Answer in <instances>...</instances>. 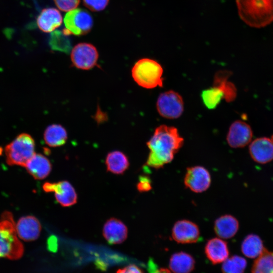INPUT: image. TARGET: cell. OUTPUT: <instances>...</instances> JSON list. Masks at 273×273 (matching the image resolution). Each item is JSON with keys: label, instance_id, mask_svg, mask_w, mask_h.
Instances as JSON below:
<instances>
[{"label": "cell", "instance_id": "6da1fadb", "mask_svg": "<svg viewBox=\"0 0 273 273\" xmlns=\"http://www.w3.org/2000/svg\"><path fill=\"white\" fill-rule=\"evenodd\" d=\"M184 141L175 127L166 125L157 127L147 143L150 152L146 165L158 169L170 163L182 147Z\"/></svg>", "mask_w": 273, "mask_h": 273}, {"label": "cell", "instance_id": "7a4b0ae2", "mask_svg": "<svg viewBox=\"0 0 273 273\" xmlns=\"http://www.w3.org/2000/svg\"><path fill=\"white\" fill-rule=\"evenodd\" d=\"M240 19L247 25L264 27L273 21V0H236Z\"/></svg>", "mask_w": 273, "mask_h": 273}, {"label": "cell", "instance_id": "3957f363", "mask_svg": "<svg viewBox=\"0 0 273 273\" xmlns=\"http://www.w3.org/2000/svg\"><path fill=\"white\" fill-rule=\"evenodd\" d=\"M24 252L23 245L19 239L12 214L6 211L0 219V258L19 259Z\"/></svg>", "mask_w": 273, "mask_h": 273}, {"label": "cell", "instance_id": "277c9868", "mask_svg": "<svg viewBox=\"0 0 273 273\" xmlns=\"http://www.w3.org/2000/svg\"><path fill=\"white\" fill-rule=\"evenodd\" d=\"M163 68L154 60L143 58L138 61L132 68V76L140 86L148 89L163 86Z\"/></svg>", "mask_w": 273, "mask_h": 273}, {"label": "cell", "instance_id": "5b68a950", "mask_svg": "<svg viewBox=\"0 0 273 273\" xmlns=\"http://www.w3.org/2000/svg\"><path fill=\"white\" fill-rule=\"evenodd\" d=\"M35 142L26 133L19 134L5 149L7 163L10 165L24 167L35 154Z\"/></svg>", "mask_w": 273, "mask_h": 273}, {"label": "cell", "instance_id": "8992f818", "mask_svg": "<svg viewBox=\"0 0 273 273\" xmlns=\"http://www.w3.org/2000/svg\"><path fill=\"white\" fill-rule=\"evenodd\" d=\"M65 28L62 32L66 35L80 36L88 33L92 28L93 20L90 14L82 9H75L68 12L64 20Z\"/></svg>", "mask_w": 273, "mask_h": 273}, {"label": "cell", "instance_id": "52a82bcc", "mask_svg": "<svg viewBox=\"0 0 273 273\" xmlns=\"http://www.w3.org/2000/svg\"><path fill=\"white\" fill-rule=\"evenodd\" d=\"M156 108L161 116L166 119H176L183 113L184 103L181 96L169 90L162 93L158 97Z\"/></svg>", "mask_w": 273, "mask_h": 273}, {"label": "cell", "instance_id": "ba28073f", "mask_svg": "<svg viewBox=\"0 0 273 273\" xmlns=\"http://www.w3.org/2000/svg\"><path fill=\"white\" fill-rule=\"evenodd\" d=\"M99 54L97 49L93 44L82 42L74 47L71 53L73 64L77 68L88 70L97 64Z\"/></svg>", "mask_w": 273, "mask_h": 273}, {"label": "cell", "instance_id": "9c48e42d", "mask_svg": "<svg viewBox=\"0 0 273 273\" xmlns=\"http://www.w3.org/2000/svg\"><path fill=\"white\" fill-rule=\"evenodd\" d=\"M42 188L46 192H54L56 200L62 206H71L77 202V193L74 187L67 180L46 182L43 184Z\"/></svg>", "mask_w": 273, "mask_h": 273}, {"label": "cell", "instance_id": "30bf717a", "mask_svg": "<svg viewBox=\"0 0 273 273\" xmlns=\"http://www.w3.org/2000/svg\"><path fill=\"white\" fill-rule=\"evenodd\" d=\"M184 184L187 188L194 192H203L210 186V173L201 166L188 167L184 177Z\"/></svg>", "mask_w": 273, "mask_h": 273}, {"label": "cell", "instance_id": "8fae6325", "mask_svg": "<svg viewBox=\"0 0 273 273\" xmlns=\"http://www.w3.org/2000/svg\"><path fill=\"white\" fill-rule=\"evenodd\" d=\"M171 236L177 243L190 244L199 240L200 233L196 223L189 220L183 219L174 223L172 229Z\"/></svg>", "mask_w": 273, "mask_h": 273}, {"label": "cell", "instance_id": "7c38bea8", "mask_svg": "<svg viewBox=\"0 0 273 273\" xmlns=\"http://www.w3.org/2000/svg\"><path fill=\"white\" fill-rule=\"evenodd\" d=\"M253 136L252 129L246 122L236 120L231 125L226 135L229 145L234 148H242L251 141Z\"/></svg>", "mask_w": 273, "mask_h": 273}, {"label": "cell", "instance_id": "4fadbf2b", "mask_svg": "<svg viewBox=\"0 0 273 273\" xmlns=\"http://www.w3.org/2000/svg\"><path fill=\"white\" fill-rule=\"evenodd\" d=\"M41 230L40 222L33 216L22 217L16 224V231L18 238L25 241L36 240L40 235Z\"/></svg>", "mask_w": 273, "mask_h": 273}, {"label": "cell", "instance_id": "5bb4252c", "mask_svg": "<svg viewBox=\"0 0 273 273\" xmlns=\"http://www.w3.org/2000/svg\"><path fill=\"white\" fill-rule=\"evenodd\" d=\"M128 230L120 220L111 218L105 223L103 235L110 244H119L123 242L127 237Z\"/></svg>", "mask_w": 273, "mask_h": 273}, {"label": "cell", "instance_id": "9a60e30c", "mask_svg": "<svg viewBox=\"0 0 273 273\" xmlns=\"http://www.w3.org/2000/svg\"><path fill=\"white\" fill-rule=\"evenodd\" d=\"M252 158L259 163H266L273 159V141L267 138L254 140L249 146Z\"/></svg>", "mask_w": 273, "mask_h": 273}, {"label": "cell", "instance_id": "2e32d148", "mask_svg": "<svg viewBox=\"0 0 273 273\" xmlns=\"http://www.w3.org/2000/svg\"><path fill=\"white\" fill-rule=\"evenodd\" d=\"M62 16L58 10L54 8L43 9L36 20L39 29L44 32L55 30L62 23Z\"/></svg>", "mask_w": 273, "mask_h": 273}, {"label": "cell", "instance_id": "e0dca14e", "mask_svg": "<svg viewBox=\"0 0 273 273\" xmlns=\"http://www.w3.org/2000/svg\"><path fill=\"white\" fill-rule=\"evenodd\" d=\"M205 253L207 258L213 264L225 260L229 255L227 243L218 238L209 240L205 247Z\"/></svg>", "mask_w": 273, "mask_h": 273}, {"label": "cell", "instance_id": "ac0fdd59", "mask_svg": "<svg viewBox=\"0 0 273 273\" xmlns=\"http://www.w3.org/2000/svg\"><path fill=\"white\" fill-rule=\"evenodd\" d=\"M28 172L36 179L47 177L52 170L50 160L41 154H34L24 166Z\"/></svg>", "mask_w": 273, "mask_h": 273}, {"label": "cell", "instance_id": "d6986e66", "mask_svg": "<svg viewBox=\"0 0 273 273\" xmlns=\"http://www.w3.org/2000/svg\"><path fill=\"white\" fill-rule=\"evenodd\" d=\"M238 229L239 222L231 215H222L214 222V232L222 239H228L232 238L236 235Z\"/></svg>", "mask_w": 273, "mask_h": 273}, {"label": "cell", "instance_id": "ffe728a7", "mask_svg": "<svg viewBox=\"0 0 273 273\" xmlns=\"http://www.w3.org/2000/svg\"><path fill=\"white\" fill-rule=\"evenodd\" d=\"M232 72L228 70H219L214 77L213 85L220 88L224 95V99L227 102H231L237 97V90L235 84L228 79Z\"/></svg>", "mask_w": 273, "mask_h": 273}, {"label": "cell", "instance_id": "44dd1931", "mask_svg": "<svg viewBox=\"0 0 273 273\" xmlns=\"http://www.w3.org/2000/svg\"><path fill=\"white\" fill-rule=\"evenodd\" d=\"M195 260L189 254L178 252L172 255L169 266L174 273H190L195 267Z\"/></svg>", "mask_w": 273, "mask_h": 273}, {"label": "cell", "instance_id": "7402d4cb", "mask_svg": "<svg viewBox=\"0 0 273 273\" xmlns=\"http://www.w3.org/2000/svg\"><path fill=\"white\" fill-rule=\"evenodd\" d=\"M105 164L107 170L116 174L124 173L129 166L127 157L119 151L109 152L106 156Z\"/></svg>", "mask_w": 273, "mask_h": 273}, {"label": "cell", "instance_id": "603a6c76", "mask_svg": "<svg viewBox=\"0 0 273 273\" xmlns=\"http://www.w3.org/2000/svg\"><path fill=\"white\" fill-rule=\"evenodd\" d=\"M67 132L61 125L52 124L46 129L43 138L46 144L51 147L63 146L67 140Z\"/></svg>", "mask_w": 273, "mask_h": 273}, {"label": "cell", "instance_id": "cb8c5ba5", "mask_svg": "<svg viewBox=\"0 0 273 273\" xmlns=\"http://www.w3.org/2000/svg\"><path fill=\"white\" fill-rule=\"evenodd\" d=\"M264 248L261 239L256 235H248L243 241L241 251L246 257L251 258L258 257Z\"/></svg>", "mask_w": 273, "mask_h": 273}, {"label": "cell", "instance_id": "d4e9b609", "mask_svg": "<svg viewBox=\"0 0 273 273\" xmlns=\"http://www.w3.org/2000/svg\"><path fill=\"white\" fill-rule=\"evenodd\" d=\"M251 273H273V252L264 248L254 261Z\"/></svg>", "mask_w": 273, "mask_h": 273}, {"label": "cell", "instance_id": "484cf974", "mask_svg": "<svg viewBox=\"0 0 273 273\" xmlns=\"http://www.w3.org/2000/svg\"><path fill=\"white\" fill-rule=\"evenodd\" d=\"M203 104L208 109H214L219 104L224 95L222 90L213 86L203 90L201 94Z\"/></svg>", "mask_w": 273, "mask_h": 273}, {"label": "cell", "instance_id": "4316f807", "mask_svg": "<svg viewBox=\"0 0 273 273\" xmlns=\"http://www.w3.org/2000/svg\"><path fill=\"white\" fill-rule=\"evenodd\" d=\"M62 31L55 30L51 34L49 44L52 50L68 53L71 49L70 41Z\"/></svg>", "mask_w": 273, "mask_h": 273}, {"label": "cell", "instance_id": "83f0119b", "mask_svg": "<svg viewBox=\"0 0 273 273\" xmlns=\"http://www.w3.org/2000/svg\"><path fill=\"white\" fill-rule=\"evenodd\" d=\"M247 266L245 258L234 255L223 261L222 265V273H244Z\"/></svg>", "mask_w": 273, "mask_h": 273}, {"label": "cell", "instance_id": "f1b7e54d", "mask_svg": "<svg viewBox=\"0 0 273 273\" xmlns=\"http://www.w3.org/2000/svg\"><path fill=\"white\" fill-rule=\"evenodd\" d=\"M109 0H83L84 5L89 10L99 12L105 9L108 5Z\"/></svg>", "mask_w": 273, "mask_h": 273}, {"label": "cell", "instance_id": "f546056e", "mask_svg": "<svg viewBox=\"0 0 273 273\" xmlns=\"http://www.w3.org/2000/svg\"><path fill=\"white\" fill-rule=\"evenodd\" d=\"M56 6L61 11L69 12L76 8L80 0H54Z\"/></svg>", "mask_w": 273, "mask_h": 273}, {"label": "cell", "instance_id": "4dcf8cb0", "mask_svg": "<svg viewBox=\"0 0 273 273\" xmlns=\"http://www.w3.org/2000/svg\"><path fill=\"white\" fill-rule=\"evenodd\" d=\"M136 188L140 192H146L152 189L151 181L150 178L145 175H141L139 177Z\"/></svg>", "mask_w": 273, "mask_h": 273}, {"label": "cell", "instance_id": "1f68e13d", "mask_svg": "<svg viewBox=\"0 0 273 273\" xmlns=\"http://www.w3.org/2000/svg\"><path fill=\"white\" fill-rule=\"evenodd\" d=\"M148 267L150 273H171L168 269L165 268H158L153 262L152 260H150L148 263Z\"/></svg>", "mask_w": 273, "mask_h": 273}, {"label": "cell", "instance_id": "d6a6232c", "mask_svg": "<svg viewBox=\"0 0 273 273\" xmlns=\"http://www.w3.org/2000/svg\"><path fill=\"white\" fill-rule=\"evenodd\" d=\"M117 273H143L142 270L136 265L130 264L123 268L118 270Z\"/></svg>", "mask_w": 273, "mask_h": 273}, {"label": "cell", "instance_id": "836d02e7", "mask_svg": "<svg viewBox=\"0 0 273 273\" xmlns=\"http://www.w3.org/2000/svg\"><path fill=\"white\" fill-rule=\"evenodd\" d=\"M271 140L273 141V135L271 136Z\"/></svg>", "mask_w": 273, "mask_h": 273}]
</instances>
